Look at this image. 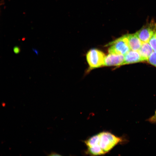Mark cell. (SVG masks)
<instances>
[{"instance_id": "obj_1", "label": "cell", "mask_w": 156, "mask_h": 156, "mask_svg": "<svg viewBox=\"0 0 156 156\" xmlns=\"http://www.w3.org/2000/svg\"><path fill=\"white\" fill-rule=\"evenodd\" d=\"M127 142L125 137H118L109 132L103 131L92 136L84 142L87 147L86 153L96 156L105 154L117 145Z\"/></svg>"}, {"instance_id": "obj_2", "label": "cell", "mask_w": 156, "mask_h": 156, "mask_svg": "<svg viewBox=\"0 0 156 156\" xmlns=\"http://www.w3.org/2000/svg\"><path fill=\"white\" fill-rule=\"evenodd\" d=\"M106 55L102 51L96 49L89 50L86 55V59L90 70L104 66Z\"/></svg>"}, {"instance_id": "obj_3", "label": "cell", "mask_w": 156, "mask_h": 156, "mask_svg": "<svg viewBox=\"0 0 156 156\" xmlns=\"http://www.w3.org/2000/svg\"><path fill=\"white\" fill-rule=\"evenodd\" d=\"M109 47V53L125 55L131 49L129 46L127 34L117 38L107 44Z\"/></svg>"}, {"instance_id": "obj_4", "label": "cell", "mask_w": 156, "mask_h": 156, "mask_svg": "<svg viewBox=\"0 0 156 156\" xmlns=\"http://www.w3.org/2000/svg\"><path fill=\"white\" fill-rule=\"evenodd\" d=\"M156 29V23L152 20L135 33L142 42H148Z\"/></svg>"}, {"instance_id": "obj_5", "label": "cell", "mask_w": 156, "mask_h": 156, "mask_svg": "<svg viewBox=\"0 0 156 156\" xmlns=\"http://www.w3.org/2000/svg\"><path fill=\"white\" fill-rule=\"evenodd\" d=\"M124 60V55L109 53L106 55L104 66H120L122 65Z\"/></svg>"}, {"instance_id": "obj_6", "label": "cell", "mask_w": 156, "mask_h": 156, "mask_svg": "<svg viewBox=\"0 0 156 156\" xmlns=\"http://www.w3.org/2000/svg\"><path fill=\"white\" fill-rule=\"evenodd\" d=\"M144 61L138 51L130 50L124 55L122 65Z\"/></svg>"}, {"instance_id": "obj_7", "label": "cell", "mask_w": 156, "mask_h": 156, "mask_svg": "<svg viewBox=\"0 0 156 156\" xmlns=\"http://www.w3.org/2000/svg\"><path fill=\"white\" fill-rule=\"evenodd\" d=\"M128 43L131 50L138 51L142 42L136 34H127Z\"/></svg>"}, {"instance_id": "obj_8", "label": "cell", "mask_w": 156, "mask_h": 156, "mask_svg": "<svg viewBox=\"0 0 156 156\" xmlns=\"http://www.w3.org/2000/svg\"><path fill=\"white\" fill-rule=\"evenodd\" d=\"M138 51L144 61H147L154 51L149 42H142Z\"/></svg>"}, {"instance_id": "obj_9", "label": "cell", "mask_w": 156, "mask_h": 156, "mask_svg": "<svg viewBox=\"0 0 156 156\" xmlns=\"http://www.w3.org/2000/svg\"><path fill=\"white\" fill-rule=\"evenodd\" d=\"M154 51H156V29L148 42Z\"/></svg>"}, {"instance_id": "obj_10", "label": "cell", "mask_w": 156, "mask_h": 156, "mask_svg": "<svg viewBox=\"0 0 156 156\" xmlns=\"http://www.w3.org/2000/svg\"><path fill=\"white\" fill-rule=\"evenodd\" d=\"M147 61L151 64L156 67V51H153L148 58Z\"/></svg>"}, {"instance_id": "obj_11", "label": "cell", "mask_w": 156, "mask_h": 156, "mask_svg": "<svg viewBox=\"0 0 156 156\" xmlns=\"http://www.w3.org/2000/svg\"><path fill=\"white\" fill-rule=\"evenodd\" d=\"M147 121L151 123H156V109L155 114L147 119Z\"/></svg>"}, {"instance_id": "obj_12", "label": "cell", "mask_w": 156, "mask_h": 156, "mask_svg": "<svg viewBox=\"0 0 156 156\" xmlns=\"http://www.w3.org/2000/svg\"><path fill=\"white\" fill-rule=\"evenodd\" d=\"M13 51L15 53L18 54L20 52V49L18 47L15 46L13 48Z\"/></svg>"}, {"instance_id": "obj_13", "label": "cell", "mask_w": 156, "mask_h": 156, "mask_svg": "<svg viewBox=\"0 0 156 156\" xmlns=\"http://www.w3.org/2000/svg\"><path fill=\"white\" fill-rule=\"evenodd\" d=\"M48 155L49 156H60V155H60L58 153H57L55 152L52 151V152H51V153L49 154Z\"/></svg>"}, {"instance_id": "obj_14", "label": "cell", "mask_w": 156, "mask_h": 156, "mask_svg": "<svg viewBox=\"0 0 156 156\" xmlns=\"http://www.w3.org/2000/svg\"><path fill=\"white\" fill-rule=\"evenodd\" d=\"M32 49L33 51L35 52V53H36V54L38 55V51L37 49Z\"/></svg>"}]
</instances>
